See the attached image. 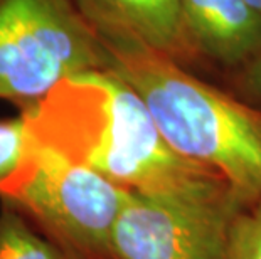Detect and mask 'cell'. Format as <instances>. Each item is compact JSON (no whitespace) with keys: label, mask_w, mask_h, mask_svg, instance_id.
Segmentation results:
<instances>
[{"label":"cell","mask_w":261,"mask_h":259,"mask_svg":"<svg viewBox=\"0 0 261 259\" xmlns=\"http://www.w3.org/2000/svg\"><path fill=\"white\" fill-rule=\"evenodd\" d=\"M229 259H261V200H251L236 216L229 236Z\"/></svg>","instance_id":"9c48e42d"},{"label":"cell","mask_w":261,"mask_h":259,"mask_svg":"<svg viewBox=\"0 0 261 259\" xmlns=\"http://www.w3.org/2000/svg\"><path fill=\"white\" fill-rule=\"evenodd\" d=\"M108 49L143 46L179 64L196 52L182 27L177 0H74Z\"/></svg>","instance_id":"8992f818"},{"label":"cell","mask_w":261,"mask_h":259,"mask_svg":"<svg viewBox=\"0 0 261 259\" xmlns=\"http://www.w3.org/2000/svg\"><path fill=\"white\" fill-rule=\"evenodd\" d=\"M196 56L238 68L261 51V15L244 0H177Z\"/></svg>","instance_id":"52a82bcc"},{"label":"cell","mask_w":261,"mask_h":259,"mask_svg":"<svg viewBox=\"0 0 261 259\" xmlns=\"http://www.w3.org/2000/svg\"><path fill=\"white\" fill-rule=\"evenodd\" d=\"M112 66L74 0H0V100L25 111L59 82Z\"/></svg>","instance_id":"277c9868"},{"label":"cell","mask_w":261,"mask_h":259,"mask_svg":"<svg viewBox=\"0 0 261 259\" xmlns=\"http://www.w3.org/2000/svg\"><path fill=\"white\" fill-rule=\"evenodd\" d=\"M110 52L112 71L142 96L175 152L213 168L244 199L261 200V109L153 49L126 46Z\"/></svg>","instance_id":"7a4b0ae2"},{"label":"cell","mask_w":261,"mask_h":259,"mask_svg":"<svg viewBox=\"0 0 261 259\" xmlns=\"http://www.w3.org/2000/svg\"><path fill=\"white\" fill-rule=\"evenodd\" d=\"M130 192L29 136L0 200L32 220L64 259H115L113 231Z\"/></svg>","instance_id":"3957f363"},{"label":"cell","mask_w":261,"mask_h":259,"mask_svg":"<svg viewBox=\"0 0 261 259\" xmlns=\"http://www.w3.org/2000/svg\"><path fill=\"white\" fill-rule=\"evenodd\" d=\"M248 202L223 177L169 194L130 192L113 231L115 259H229L232 222Z\"/></svg>","instance_id":"5b68a950"},{"label":"cell","mask_w":261,"mask_h":259,"mask_svg":"<svg viewBox=\"0 0 261 259\" xmlns=\"http://www.w3.org/2000/svg\"><path fill=\"white\" fill-rule=\"evenodd\" d=\"M238 88L244 100L261 104V51L256 57L243 66L241 74L238 78Z\"/></svg>","instance_id":"8fae6325"},{"label":"cell","mask_w":261,"mask_h":259,"mask_svg":"<svg viewBox=\"0 0 261 259\" xmlns=\"http://www.w3.org/2000/svg\"><path fill=\"white\" fill-rule=\"evenodd\" d=\"M20 117L39 145L126 190L169 194L221 177L175 152L142 96L112 69L59 82Z\"/></svg>","instance_id":"6da1fadb"},{"label":"cell","mask_w":261,"mask_h":259,"mask_svg":"<svg viewBox=\"0 0 261 259\" xmlns=\"http://www.w3.org/2000/svg\"><path fill=\"white\" fill-rule=\"evenodd\" d=\"M0 259H64V256L36 233L19 211L4 204L0 209Z\"/></svg>","instance_id":"ba28073f"},{"label":"cell","mask_w":261,"mask_h":259,"mask_svg":"<svg viewBox=\"0 0 261 259\" xmlns=\"http://www.w3.org/2000/svg\"><path fill=\"white\" fill-rule=\"evenodd\" d=\"M244 2H246L249 7H253L261 15V0H244Z\"/></svg>","instance_id":"7c38bea8"},{"label":"cell","mask_w":261,"mask_h":259,"mask_svg":"<svg viewBox=\"0 0 261 259\" xmlns=\"http://www.w3.org/2000/svg\"><path fill=\"white\" fill-rule=\"evenodd\" d=\"M27 136L24 118L0 120V185L19 168L25 157Z\"/></svg>","instance_id":"30bf717a"}]
</instances>
